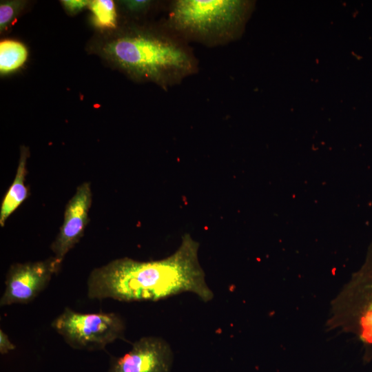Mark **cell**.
Listing matches in <instances>:
<instances>
[{"instance_id": "obj_9", "label": "cell", "mask_w": 372, "mask_h": 372, "mask_svg": "<svg viewBox=\"0 0 372 372\" xmlns=\"http://www.w3.org/2000/svg\"><path fill=\"white\" fill-rule=\"evenodd\" d=\"M29 151L25 146L21 147L20 157L14 179L8 190L1 206L0 225L3 227L11 214L24 201L28 195L25 185L26 161Z\"/></svg>"}, {"instance_id": "obj_12", "label": "cell", "mask_w": 372, "mask_h": 372, "mask_svg": "<svg viewBox=\"0 0 372 372\" xmlns=\"http://www.w3.org/2000/svg\"><path fill=\"white\" fill-rule=\"evenodd\" d=\"M24 1H3L0 3V30L6 31L17 18Z\"/></svg>"}, {"instance_id": "obj_3", "label": "cell", "mask_w": 372, "mask_h": 372, "mask_svg": "<svg viewBox=\"0 0 372 372\" xmlns=\"http://www.w3.org/2000/svg\"><path fill=\"white\" fill-rule=\"evenodd\" d=\"M252 3L236 0H178L168 13L167 28L185 41L207 46L229 43L242 33Z\"/></svg>"}, {"instance_id": "obj_2", "label": "cell", "mask_w": 372, "mask_h": 372, "mask_svg": "<svg viewBox=\"0 0 372 372\" xmlns=\"http://www.w3.org/2000/svg\"><path fill=\"white\" fill-rule=\"evenodd\" d=\"M103 54L130 76L162 87L179 83L197 70L187 42L169 29L123 33L107 42Z\"/></svg>"}, {"instance_id": "obj_4", "label": "cell", "mask_w": 372, "mask_h": 372, "mask_svg": "<svg viewBox=\"0 0 372 372\" xmlns=\"http://www.w3.org/2000/svg\"><path fill=\"white\" fill-rule=\"evenodd\" d=\"M336 324L362 343L366 362L372 360V246L362 267L347 285L335 307Z\"/></svg>"}, {"instance_id": "obj_10", "label": "cell", "mask_w": 372, "mask_h": 372, "mask_svg": "<svg viewBox=\"0 0 372 372\" xmlns=\"http://www.w3.org/2000/svg\"><path fill=\"white\" fill-rule=\"evenodd\" d=\"M28 50L20 41L4 39L0 42V73L10 74L20 68L26 61Z\"/></svg>"}, {"instance_id": "obj_11", "label": "cell", "mask_w": 372, "mask_h": 372, "mask_svg": "<svg viewBox=\"0 0 372 372\" xmlns=\"http://www.w3.org/2000/svg\"><path fill=\"white\" fill-rule=\"evenodd\" d=\"M89 8L92 14L94 25L101 29H114L117 24L115 4L111 0L90 1Z\"/></svg>"}, {"instance_id": "obj_5", "label": "cell", "mask_w": 372, "mask_h": 372, "mask_svg": "<svg viewBox=\"0 0 372 372\" xmlns=\"http://www.w3.org/2000/svg\"><path fill=\"white\" fill-rule=\"evenodd\" d=\"M52 328L72 348L102 350L117 339H124L125 324L115 313H81L65 307L52 322Z\"/></svg>"}, {"instance_id": "obj_1", "label": "cell", "mask_w": 372, "mask_h": 372, "mask_svg": "<svg viewBox=\"0 0 372 372\" xmlns=\"http://www.w3.org/2000/svg\"><path fill=\"white\" fill-rule=\"evenodd\" d=\"M199 245L189 234L178 249L158 260L141 262L116 259L92 270L87 281L91 299L112 298L123 302L157 301L190 292L208 302L214 293L207 285L198 258Z\"/></svg>"}, {"instance_id": "obj_14", "label": "cell", "mask_w": 372, "mask_h": 372, "mask_svg": "<svg viewBox=\"0 0 372 372\" xmlns=\"http://www.w3.org/2000/svg\"><path fill=\"white\" fill-rule=\"evenodd\" d=\"M61 2L70 14H77L90 3V1L85 0H63Z\"/></svg>"}, {"instance_id": "obj_13", "label": "cell", "mask_w": 372, "mask_h": 372, "mask_svg": "<svg viewBox=\"0 0 372 372\" xmlns=\"http://www.w3.org/2000/svg\"><path fill=\"white\" fill-rule=\"evenodd\" d=\"M121 2L126 10L134 13L147 10L152 4V2L147 0H128Z\"/></svg>"}, {"instance_id": "obj_15", "label": "cell", "mask_w": 372, "mask_h": 372, "mask_svg": "<svg viewBox=\"0 0 372 372\" xmlns=\"http://www.w3.org/2000/svg\"><path fill=\"white\" fill-rule=\"evenodd\" d=\"M16 346L10 340L8 335L2 330H0V353L6 354L10 351L15 349Z\"/></svg>"}, {"instance_id": "obj_8", "label": "cell", "mask_w": 372, "mask_h": 372, "mask_svg": "<svg viewBox=\"0 0 372 372\" xmlns=\"http://www.w3.org/2000/svg\"><path fill=\"white\" fill-rule=\"evenodd\" d=\"M92 192L88 183L79 185L66 205L60 231L51 245L54 258L61 264L67 253L82 237L88 220Z\"/></svg>"}, {"instance_id": "obj_6", "label": "cell", "mask_w": 372, "mask_h": 372, "mask_svg": "<svg viewBox=\"0 0 372 372\" xmlns=\"http://www.w3.org/2000/svg\"><path fill=\"white\" fill-rule=\"evenodd\" d=\"M60 265L54 257L41 261L12 265L6 275L0 305L30 302L48 287L52 276L60 269Z\"/></svg>"}, {"instance_id": "obj_7", "label": "cell", "mask_w": 372, "mask_h": 372, "mask_svg": "<svg viewBox=\"0 0 372 372\" xmlns=\"http://www.w3.org/2000/svg\"><path fill=\"white\" fill-rule=\"evenodd\" d=\"M173 353L169 344L156 336L143 337L121 357H112L106 372H170Z\"/></svg>"}]
</instances>
